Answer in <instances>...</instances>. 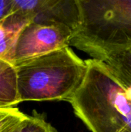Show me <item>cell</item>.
I'll return each instance as SVG.
<instances>
[{"mask_svg": "<svg viewBox=\"0 0 131 132\" xmlns=\"http://www.w3.org/2000/svg\"><path fill=\"white\" fill-rule=\"evenodd\" d=\"M84 77L69 102L91 132H131V91L103 61L85 60Z\"/></svg>", "mask_w": 131, "mask_h": 132, "instance_id": "cell-1", "label": "cell"}, {"mask_svg": "<svg viewBox=\"0 0 131 132\" xmlns=\"http://www.w3.org/2000/svg\"><path fill=\"white\" fill-rule=\"evenodd\" d=\"M80 22L72 46L104 62L110 55L131 48V0H76Z\"/></svg>", "mask_w": 131, "mask_h": 132, "instance_id": "cell-2", "label": "cell"}, {"mask_svg": "<svg viewBox=\"0 0 131 132\" xmlns=\"http://www.w3.org/2000/svg\"><path fill=\"white\" fill-rule=\"evenodd\" d=\"M15 67L20 102L69 101L86 70L85 60L69 46L22 61Z\"/></svg>", "mask_w": 131, "mask_h": 132, "instance_id": "cell-3", "label": "cell"}, {"mask_svg": "<svg viewBox=\"0 0 131 132\" xmlns=\"http://www.w3.org/2000/svg\"><path fill=\"white\" fill-rule=\"evenodd\" d=\"M73 31L56 22H30L19 35L13 65L49 52L69 46Z\"/></svg>", "mask_w": 131, "mask_h": 132, "instance_id": "cell-4", "label": "cell"}, {"mask_svg": "<svg viewBox=\"0 0 131 132\" xmlns=\"http://www.w3.org/2000/svg\"><path fill=\"white\" fill-rule=\"evenodd\" d=\"M13 12L31 22H56L69 27L73 32L80 22L76 0H13Z\"/></svg>", "mask_w": 131, "mask_h": 132, "instance_id": "cell-5", "label": "cell"}, {"mask_svg": "<svg viewBox=\"0 0 131 132\" xmlns=\"http://www.w3.org/2000/svg\"><path fill=\"white\" fill-rule=\"evenodd\" d=\"M31 21L26 17L12 12L0 20V59L13 64L15 44L22 29Z\"/></svg>", "mask_w": 131, "mask_h": 132, "instance_id": "cell-6", "label": "cell"}, {"mask_svg": "<svg viewBox=\"0 0 131 132\" xmlns=\"http://www.w3.org/2000/svg\"><path fill=\"white\" fill-rule=\"evenodd\" d=\"M19 103L15 67L0 59V108L13 107Z\"/></svg>", "mask_w": 131, "mask_h": 132, "instance_id": "cell-7", "label": "cell"}, {"mask_svg": "<svg viewBox=\"0 0 131 132\" xmlns=\"http://www.w3.org/2000/svg\"><path fill=\"white\" fill-rule=\"evenodd\" d=\"M104 62L131 91V48L110 55Z\"/></svg>", "mask_w": 131, "mask_h": 132, "instance_id": "cell-8", "label": "cell"}, {"mask_svg": "<svg viewBox=\"0 0 131 132\" xmlns=\"http://www.w3.org/2000/svg\"><path fill=\"white\" fill-rule=\"evenodd\" d=\"M9 132H58L47 122L42 114L34 111L32 116L28 115L25 120Z\"/></svg>", "mask_w": 131, "mask_h": 132, "instance_id": "cell-9", "label": "cell"}, {"mask_svg": "<svg viewBox=\"0 0 131 132\" xmlns=\"http://www.w3.org/2000/svg\"><path fill=\"white\" fill-rule=\"evenodd\" d=\"M28 117L14 107L0 108V132H9Z\"/></svg>", "mask_w": 131, "mask_h": 132, "instance_id": "cell-10", "label": "cell"}, {"mask_svg": "<svg viewBox=\"0 0 131 132\" xmlns=\"http://www.w3.org/2000/svg\"><path fill=\"white\" fill-rule=\"evenodd\" d=\"M13 12V0H0V20Z\"/></svg>", "mask_w": 131, "mask_h": 132, "instance_id": "cell-11", "label": "cell"}]
</instances>
